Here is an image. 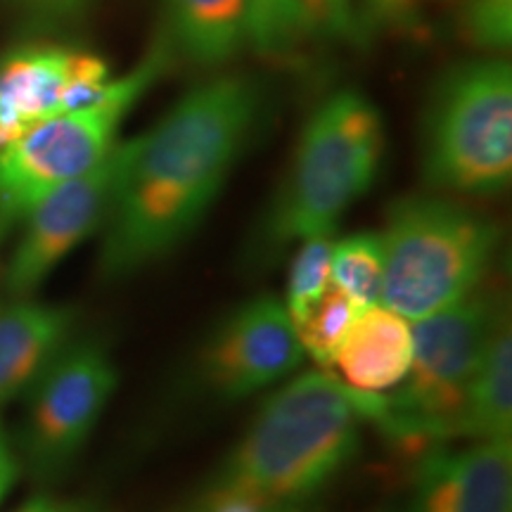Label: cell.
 <instances>
[{
	"instance_id": "cell-1",
	"label": "cell",
	"mask_w": 512,
	"mask_h": 512,
	"mask_svg": "<svg viewBox=\"0 0 512 512\" xmlns=\"http://www.w3.org/2000/svg\"><path fill=\"white\" fill-rule=\"evenodd\" d=\"M264 114V83L221 72L192 86L150 131L128 138L100 273L128 278L181 247L219 200Z\"/></svg>"
},
{
	"instance_id": "cell-2",
	"label": "cell",
	"mask_w": 512,
	"mask_h": 512,
	"mask_svg": "<svg viewBox=\"0 0 512 512\" xmlns=\"http://www.w3.org/2000/svg\"><path fill=\"white\" fill-rule=\"evenodd\" d=\"M361 394L328 373L294 377L264 403L204 496L292 512L342 475L361 446Z\"/></svg>"
},
{
	"instance_id": "cell-3",
	"label": "cell",
	"mask_w": 512,
	"mask_h": 512,
	"mask_svg": "<svg viewBox=\"0 0 512 512\" xmlns=\"http://www.w3.org/2000/svg\"><path fill=\"white\" fill-rule=\"evenodd\" d=\"M387 150L382 112L356 88L335 91L299 133L290 169L261 223V252L335 233L351 204L373 188Z\"/></svg>"
},
{
	"instance_id": "cell-4",
	"label": "cell",
	"mask_w": 512,
	"mask_h": 512,
	"mask_svg": "<svg viewBox=\"0 0 512 512\" xmlns=\"http://www.w3.org/2000/svg\"><path fill=\"white\" fill-rule=\"evenodd\" d=\"M380 235V304L411 323L475 292L501 245L496 221L441 195L396 200Z\"/></svg>"
},
{
	"instance_id": "cell-5",
	"label": "cell",
	"mask_w": 512,
	"mask_h": 512,
	"mask_svg": "<svg viewBox=\"0 0 512 512\" xmlns=\"http://www.w3.org/2000/svg\"><path fill=\"white\" fill-rule=\"evenodd\" d=\"M420 169L434 190L501 195L512 181V64L477 55L448 67L427 95Z\"/></svg>"
},
{
	"instance_id": "cell-6",
	"label": "cell",
	"mask_w": 512,
	"mask_h": 512,
	"mask_svg": "<svg viewBox=\"0 0 512 512\" xmlns=\"http://www.w3.org/2000/svg\"><path fill=\"white\" fill-rule=\"evenodd\" d=\"M503 311L475 290L432 316L413 320L411 368L394 394H363V418L396 441L456 439L467 389Z\"/></svg>"
},
{
	"instance_id": "cell-7",
	"label": "cell",
	"mask_w": 512,
	"mask_h": 512,
	"mask_svg": "<svg viewBox=\"0 0 512 512\" xmlns=\"http://www.w3.org/2000/svg\"><path fill=\"white\" fill-rule=\"evenodd\" d=\"M176 55L162 31L126 74L114 76L91 105L55 114L0 150V209L24 219L57 185L91 171L119 143L133 107L174 67Z\"/></svg>"
},
{
	"instance_id": "cell-8",
	"label": "cell",
	"mask_w": 512,
	"mask_h": 512,
	"mask_svg": "<svg viewBox=\"0 0 512 512\" xmlns=\"http://www.w3.org/2000/svg\"><path fill=\"white\" fill-rule=\"evenodd\" d=\"M119 373L98 342L67 344L31 384L22 451L38 477L62 475L105 413Z\"/></svg>"
},
{
	"instance_id": "cell-9",
	"label": "cell",
	"mask_w": 512,
	"mask_h": 512,
	"mask_svg": "<svg viewBox=\"0 0 512 512\" xmlns=\"http://www.w3.org/2000/svg\"><path fill=\"white\" fill-rule=\"evenodd\" d=\"M126 155L128 140H119L91 171L57 185L31 207L5 273L12 299H29L64 256L105 226Z\"/></svg>"
},
{
	"instance_id": "cell-10",
	"label": "cell",
	"mask_w": 512,
	"mask_h": 512,
	"mask_svg": "<svg viewBox=\"0 0 512 512\" xmlns=\"http://www.w3.org/2000/svg\"><path fill=\"white\" fill-rule=\"evenodd\" d=\"M304 349L283 299L256 297L211 330L197 356V382L219 401L247 399L302 366Z\"/></svg>"
},
{
	"instance_id": "cell-11",
	"label": "cell",
	"mask_w": 512,
	"mask_h": 512,
	"mask_svg": "<svg viewBox=\"0 0 512 512\" xmlns=\"http://www.w3.org/2000/svg\"><path fill=\"white\" fill-rule=\"evenodd\" d=\"M114 79L110 62L67 43H27L0 60V150L55 114L91 105Z\"/></svg>"
},
{
	"instance_id": "cell-12",
	"label": "cell",
	"mask_w": 512,
	"mask_h": 512,
	"mask_svg": "<svg viewBox=\"0 0 512 512\" xmlns=\"http://www.w3.org/2000/svg\"><path fill=\"white\" fill-rule=\"evenodd\" d=\"M403 512H512V441L427 451Z\"/></svg>"
},
{
	"instance_id": "cell-13",
	"label": "cell",
	"mask_w": 512,
	"mask_h": 512,
	"mask_svg": "<svg viewBox=\"0 0 512 512\" xmlns=\"http://www.w3.org/2000/svg\"><path fill=\"white\" fill-rule=\"evenodd\" d=\"M413 358V323L387 306L358 311L339 344L332 366L344 387L361 394H384L399 387Z\"/></svg>"
},
{
	"instance_id": "cell-14",
	"label": "cell",
	"mask_w": 512,
	"mask_h": 512,
	"mask_svg": "<svg viewBox=\"0 0 512 512\" xmlns=\"http://www.w3.org/2000/svg\"><path fill=\"white\" fill-rule=\"evenodd\" d=\"M72 325L74 313L64 306L15 299L0 309V403L38 380L69 344Z\"/></svg>"
},
{
	"instance_id": "cell-15",
	"label": "cell",
	"mask_w": 512,
	"mask_h": 512,
	"mask_svg": "<svg viewBox=\"0 0 512 512\" xmlns=\"http://www.w3.org/2000/svg\"><path fill=\"white\" fill-rule=\"evenodd\" d=\"M162 34L192 67L223 69L247 48L245 0H162Z\"/></svg>"
},
{
	"instance_id": "cell-16",
	"label": "cell",
	"mask_w": 512,
	"mask_h": 512,
	"mask_svg": "<svg viewBox=\"0 0 512 512\" xmlns=\"http://www.w3.org/2000/svg\"><path fill=\"white\" fill-rule=\"evenodd\" d=\"M512 434V335L510 325H498L482 363H479L463 411L456 439L503 441Z\"/></svg>"
},
{
	"instance_id": "cell-17",
	"label": "cell",
	"mask_w": 512,
	"mask_h": 512,
	"mask_svg": "<svg viewBox=\"0 0 512 512\" xmlns=\"http://www.w3.org/2000/svg\"><path fill=\"white\" fill-rule=\"evenodd\" d=\"M245 38L266 60H287L311 38L302 0H245Z\"/></svg>"
},
{
	"instance_id": "cell-18",
	"label": "cell",
	"mask_w": 512,
	"mask_h": 512,
	"mask_svg": "<svg viewBox=\"0 0 512 512\" xmlns=\"http://www.w3.org/2000/svg\"><path fill=\"white\" fill-rule=\"evenodd\" d=\"M384 275V247L380 233L349 235L335 240L330 259V283L342 290L358 309L380 304Z\"/></svg>"
},
{
	"instance_id": "cell-19",
	"label": "cell",
	"mask_w": 512,
	"mask_h": 512,
	"mask_svg": "<svg viewBox=\"0 0 512 512\" xmlns=\"http://www.w3.org/2000/svg\"><path fill=\"white\" fill-rule=\"evenodd\" d=\"M358 306L342 290L330 285L320 294L316 304L302 318L294 320V332H297L299 344H302L304 356H311L320 368H330L339 344L358 316Z\"/></svg>"
},
{
	"instance_id": "cell-20",
	"label": "cell",
	"mask_w": 512,
	"mask_h": 512,
	"mask_svg": "<svg viewBox=\"0 0 512 512\" xmlns=\"http://www.w3.org/2000/svg\"><path fill=\"white\" fill-rule=\"evenodd\" d=\"M453 27L479 55H505L512 46V0H453Z\"/></svg>"
},
{
	"instance_id": "cell-21",
	"label": "cell",
	"mask_w": 512,
	"mask_h": 512,
	"mask_svg": "<svg viewBox=\"0 0 512 512\" xmlns=\"http://www.w3.org/2000/svg\"><path fill=\"white\" fill-rule=\"evenodd\" d=\"M299 249L292 259L290 278H287L285 309L290 313L292 323L309 311L311 304H316L330 283V259L335 238L332 233L311 235L297 242Z\"/></svg>"
},
{
	"instance_id": "cell-22",
	"label": "cell",
	"mask_w": 512,
	"mask_h": 512,
	"mask_svg": "<svg viewBox=\"0 0 512 512\" xmlns=\"http://www.w3.org/2000/svg\"><path fill=\"white\" fill-rule=\"evenodd\" d=\"M430 0H354L356 43L408 36L420 29Z\"/></svg>"
},
{
	"instance_id": "cell-23",
	"label": "cell",
	"mask_w": 512,
	"mask_h": 512,
	"mask_svg": "<svg viewBox=\"0 0 512 512\" xmlns=\"http://www.w3.org/2000/svg\"><path fill=\"white\" fill-rule=\"evenodd\" d=\"M311 38L356 43L354 0H302Z\"/></svg>"
},
{
	"instance_id": "cell-24",
	"label": "cell",
	"mask_w": 512,
	"mask_h": 512,
	"mask_svg": "<svg viewBox=\"0 0 512 512\" xmlns=\"http://www.w3.org/2000/svg\"><path fill=\"white\" fill-rule=\"evenodd\" d=\"M10 5L36 29L57 31L81 24L95 0H10Z\"/></svg>"
},
{
	"instance_id": "cell-25",
	"label": "cell",
	"mask_w": 512,
	"mask_h": 512,
	"mask_svg": "<svg viewBox=\"0 0 512 512\" xmlns=\"http://www.w3.org/2000/svg\"><path fill=\"white\" fill-rule=\"evenodd\" d=\"M17 479V460L12 456L8 439H5L3 425H0V494H8Z\"/></svg>"
},
{
	"instance_id": "cell-26",
	"label": "cell",
	"mask_w": 512,
	"mask_h": 512,
	"mask_svg": "<svg viewBox=\"0 0 512 512\" xmlns=\"http://www.w3.org/2000/svg\"><path fill=\"white\" fill-rule=\"evenodd\" d=\"M17 512H98L93 505L86 503H74V501H55V498H34V501L24 505Z\"/></svg>"
},
{
	"instance_id": "cell-27",
	"label": "cell",
	"mask_w": 512,
	"mask_h": 512,
	"mask_svg": "<svg viewBox=\"0 0 512 512\" xmlns=\"http://www.w3.org/2000/svg\"><path fill=\"white\" fill-rule=\"evenodd\" d=\"M12 226H15V221H12L10 216L5 214L3 209H0V242L5 240V235H8V230H10Z\"/></svg>"
},
{
	"instance_id": "cell-28",
	"label": "cell",
	"mask_w": 512,
	"mask_h": 512,
	"mask_svg": "<svg viewBox=\"0 0 512 512\" xmlns=\"http://www.w3.org/2000/svg\"><path fill=\"white\" fill-rule=\"evenodd\" d=\"M3 498H5V496H3V494H0V501H3Z\"/></svg>"
},
{
	"instance_id": "cell-29",
	"label": "cell",
	"mask_w": 512,
	"mask_h": 512,
	"mask_svg": "<svg viewBox=\"0 0 512 512\" xmlns=\"http://www.w3.org/2000/svg\"><path fill=\"white\" fill-rule=\"evenodd\" d=\"M292 512H299V510H292Z\"/></svg>"
}]
</instances>
